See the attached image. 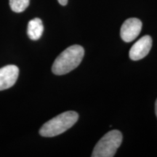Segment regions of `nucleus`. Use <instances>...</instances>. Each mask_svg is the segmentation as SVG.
Returning <instances> with one entry per match:
<instances>
[{
  "instance_id": "nucleus-1",
  "label": "nucleus",
  "mask_w": 157,
  "mask_h": 157,
  "mask_svg": "<svg viewBox=\"0 0 157 157\" xmlns=\"http://www.w3.org/2000/svg\"><path fill=\"white\" fill-rule=\"evenodd\" d=\"M84 50L80 45H72L57 57L52 67V73L63 75L75 69L84 58Z\"/></svg>"
},
{
  "instance_id": "nucleus-2",
  "label": "nucleus",
  "mask_w": 157,
  "mask_h": 157,
  "mask_svg": "<svg viewBox=\"0 0 157 157\" xmlns=\"http://www.w3.org/2000/svg\"><path fill=\"white\" fill-rule=\"evenodd\" d=\"M78 115L75 111H66L52 118L39 129L42 137H52L67 131L78 121Z\"/></svg>"
},
{
  "instance_id": "nucleus-3",
  "label": "nucleus",
  "mask_w": 157,
  "mask_h": 157,
  "mask_svg": "<svg viewBox=\"0 0 157 157\" xmlns=\"http://www.w3.org/2000/svg\"><path fill=\"white\" fill-rule=\"evenodd\" d=\"M122 142V134L119 130L107 132L94 148L93 157H113Z\"/></svg>"
},
{
  "instance_id": "nucleus-4",
  "label": "nucleus",
  "mask_w": 157,
  "mask_h": 157,
  "mask_svg": "<svg viewBox=\"0 0 157 157\" xmlns=\"http://www.w3.org/2000/svg\"><path fill=\"white\" fill-rule=\"evenodd\" d=\"M142 29V22L139 19L132 17L124 21L121 25L120 35L125 42H131L140 34Z\"/></svg>"
},
{
  "instance_id": "nucleus-5",
  "label": "nucleus",
  "mask_w": 157,
  "mask_h": 157,
  "mask_svg": "<svg viewBox=\"0 0 157 157\" xmlns=\"http://www.w3.org/2000/svg\"><path fill=\"white\" fill-rule=\"evenodd\" d=\"M152 47V39L150 36H143L137 40L129 50V56L131 60H139L149 53Z\"/></svg>"
},
{
  "instance_id": "nucleus-6",
  "label": "nucleus",
  "mask_w": 157,
  "mask_h": 157,
  "mask_svg": "<svg viewBox=\"0 0 157 157\" xmlns=\"http://www.w3.org/2000/svg\"><path fill=\"white\" fill-rule=\"evenodd\" d=\"M18 75V67L15 65H8L0 68V91L13 87Z\"/></svg>"
},
{
  "instance_id": "nucleus-7",
  "label": "nucleus",
  "mask_w": 157,
  "mask_h": 157,
  "mask_svg": "<svg viewBox=\"0 0 157 157\" xmlns=\"http://www.w3.org/2000/svg\"><path fill=\"white\" fill-rule=\"evenodd\" d=\"M44 31V26L42 20L39 18H34L29 22L27 34L29 38L32 40H38L41 38Z\"/></svg>"
},
{
  "instance_id": "nucleus-8",
  "label": "nucleus",
  "mask_w": 157,
  "mask_h": 157,
  "mask_svg": "<svg viewBox=\"0 0 157 157\" xmlns=\"http://www.w3.org/2000/svg\"><path fill=\"white\" fill-rule=\"evenodd\" d=\"M30 0H10V6L15 13H22L29 7Z\"/></svg>"
},
{
  "instance_id": "nucleus-9",
  "label": "nucleus",
  "mask_w": 157,
  "mask_h": 157,
  "mask_svg": "<svg viewBox=\"0 0 157 157\" xmlns=\"http://www.w3.org/2000/svg\"><path fill=\"white\" fill-rule=\"evenodd\" d=\"M58 2L60 3V5H61L63 6H65L67 5L68 3V0H58Z\"/></svg>"
},
{
  "instance_id": "nucleus-10",
  "label": "nucleus",
  "mask_w": 157,
  "mask_h": 157,
  "mask_svg": "<svg viewBox=\"0 0 157 157\" xmlns=\"http://www.w3.org/2000/svg\"><path fill=\"white\" fill-rule=\"evenodd\" d=\"M155 112H156V115L157 117V99H156V103H155Z\"/></svg>"
}]
</instances>
